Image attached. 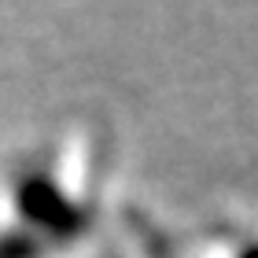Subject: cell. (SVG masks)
Returning a JSON list of instances; mask_svg holds the SVG:
<instances>
[{
    "mask_svg": "<svg viewBox=\"0 0 258 258\" xmlns=\"http://www.w3.org/2000/svg\"><path fill=\"white\" fill-rule=\"evenodd\" d=\"M247 258H258V251H251V254H247Z\"/></svg>",
    "mask_w": 258,
    "mask_h": 258,
    "instance_id": "7a4b0ae2",
    "label": "cell"
},
{
    "mask_svg": "<svg viewBox=\"0 0 258 258\" xmlns=\"http://www.w3.org/2000/svg\"><path fill=\"white\" fill-rule=\"evenodd\" d=\"M19 203H22L26 221H33L41 232H48V240H59V236H67V232H74V229L81 225L78 207H70L67 196L55 188L52 181H44V177L22 181Z\"/></svg>",
    "mask_w": 258,
    "mask_h": 258,
    "instance_id": "6da1fadb",
    "label": "cell"
}]
</instances>
